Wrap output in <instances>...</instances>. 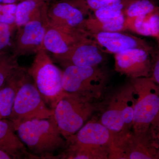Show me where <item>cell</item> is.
Instances as JSON below:
<instances>
[{
  "label": "cell",
  "instance_id": "484cf974",
  "mask_svg": "<svg viewBox=\"0 0 159 159\" xmlns=\"http://www.w3.org/2000/svg\"><path fill=\"white\" fill-rule=\"evenodd\" d=\"M15 27H16V25L0 22V53L9 45L11 41L12 30Z\"/></svg>",
  "mask_w": 159,
  "mask_h": 159
},
{
  "label": "cell",
  "instance_id": "7c38bea8",
  "mask_svg": "<svg viewBox=\"0 0 159 159\" xmlns=\"http://www.w3.org/2000/svg\"><path fill=\"white\" fill-rule=\"evenodd\" d=\"M105 54L96 41L89 36L78 43L66 54L54 58L64 67L98 66L105 60Z\"/></svg>",
  "mask_w": 159,
  "mask_h": 159
},
{
  "label": "cell",
  "instance_id": "4316f807",
  "mask_svg": "<svg viewBox=\"0 0 159 159\" xmlns=\"http://www.w3.org/2000/svg\"><path fill=\"white\" fill-rule=\"evenodd\" d=\"M89 9L93 11L106 6L121 2V0H85Z\"/></svg>",
  "mask_w": 159,
  "mask_h": 159
},
{
  "label": "cell",
  "instance_id": "603a6c76",
  "mask_svg": "<svg viewBox=\"0 0 159 159\" xmlns=\"http://www.w3.org/2000/svg\"><path fill=\"white\" fill-rule=\"evenodd\" d=\"M20 66L18 63L17 57L14 55L9 56L0 53V87L6 80Z\"/></svg>",
  "mask_w": 159,
  "mask_h": 159
},
{
  "label": "cell",
  "instance_id": "8992f818",
  "mask_svg": "<svg viewBox=\"0 0 159 159\" xmlns=\"http://www.w3.org/2000/svg\"><path fill=\"white\" fill-rule=\"evenodd\" d=\"M63 71L62 86L66 93L93 101L99 98L107 80L106 72L98 66H68Z\"/></svg>",
  "mask_w": 159,
  "mask_h": 159
},
{
  "label": "cell",
  "instance_id": "3957f363",
  "mask_svg": "<svg viewBox=\"0 0 159 159\" xmlns=\"http://www.w3.org/2000/svg\"><path fill=\"white\" fill-rule=\"evenodd\" d=\"M109 159H159V144L152 126L145 133L112 134Z\"/></svg>",
  "mask_w": 159,
  "mask_h": 159
},
{
  "label": "cell",
  "instance_id": "ba28073f",
  "mask_svg": "<svg viewBox=\"0 0 159 159\" xmlns=\"http://www.w3.org/2000/svg\"><path fill=\"white\" fill-rule=\"evenodd\" d=\"M131 83L120 88L111 97L100 119V122L112 134L121 133L132 128L135 104Z\"/></svg>",
  "mask_w": 159,
  "mask_h": 159
},
{
  "label": "cell",
  "instance_id": "7402d4cb",
  "mask_svg": "<svg viewBox=\"0 0 159 159\" xmlns=\"http://www.w3.org/2000/svg\"><path fill=\"white\" fill-rule=\"evenodd\" d=\"M122 3L125 18L146 15L159 7L152 0H122Z\"/></svg>",
  "mask_w": 159,
  "mask_h": 159
},
{
  "label": "cell",
  "instance_id": "8fae6325",
  "mask_svg": "<svg viewBox=\"0 0 159 159\" xmlns=\"http://www.w3.org/2000/svg\"><path fill=\"white\" fill-rule=\"evenodd\" d=\"M90 36L86 31L72 30L56 25L49 21L43 43V48L54 57L68 53L78 43Z\"/></svg>",
  "mask_w": 159,
  "mask_h": 159
},
{
  "label": "cell",
  "instance_id": "d4e9b609",
  "mask_svg": "<svg viewBox=\"0 0 159 159\" xmlns=\"http://www.w3.org/2000/svg\"><path fill=\"white\" fill-rule=\"evenodd\" d=\"M16 4H0V22L16 25Z\"/></svg>",
  "mask_w": 159,
  "mask_h": 159
},
{
  "label": "cell",
  "instance_id": "cb8c5ba5",
  "mask_svg": "<svg viewBox=\"0 0 159 159\" xmlns=\"http://www.w3.org/2000/svg\"><path fill=\"white\" fill-rule=\"evenodd\" d=\"M93 12L94 17L98 19H114L123 14V6L121 2L120 3L97 9Z\"/></svg>",
  "mask_w": 159,
  "mask_h": 159
},
{
  "label": "cell",
  "instance_id": "ffe728a7",
  "mask_svg": "<svg viewBox=\"0 0 159 159\" xmlns=\"http://www.w3.org/2000/svg\"><path fill=\"white\" fill-rule=\"evenodd\" d=\"M124 14L112 20H99L90 16L85 22L84 29L90 35L102 32L126 31Z\"/></svg>",
  "mask_w": 159,
  "mask_h": 159
},
{
  "label": "cell",
  "instance_id": "9a60e30c",
  "mask_svg": "<svg viewBox=\"0 0 159 159\" xmlns=\"http://www.w3.org/2000/svg\"><path fill=\"white\" fill-rule=\"evenodd\" d=\"M112 136L111 132L101 122L91 120L66 140L67 143L86 146H110Z\"/></svg>",
  "mask_w": 159,
  "mask_h": 159
},
{
  "label": "cell",
  "instance_id": "f1b7e54d",
  "mask_svg": "<svg viewBox=\"0 0 159 159\" xmlns=\"http://www.w3.org/2000/svg\"><path fill=\"white\" fill-rule=\"evenodd\" d=\"M152 126L153 127L157 139L159 144V113L156 118L154 120Z\"/></svg>",
  "mask_w": 159,
  "mask_h": 159
},
{
  "label": "cell",
  "instance_id": "f546056e",
  "mask_svg": "<svg viewBox=\"0 0 159 159\" xmlns=\"http://www.w3.org/2000/svg\"><path fill=\"white\" fill-rule=\"evenodd\" d=\"M23 0H0L1 4H16L21 2Z\"/></svg>",
  "mask_w": 159,
  "mask_h": 159
},
{
  "label": "cell",
  "instance_id": "5b68a950",
  "mask_svg": "<svg viewBox=\"0 0 159 159\" xmlns=\"http://www.w3.org/2000/svg\"><path fill=\"white\" fill-rule=\"evenodd\" d=\"M92 101L76 94L65 93L54 109V117L66 140L85 124L96 110Z\"/></svg>",
  "mask_w": 159,
  "mask_h": 159
},
{
  "label": "cell",
  "instance_id": "5bb4252c",
  "mask_svg": "<svg viewBox=\"0 0 159 159\" xmlns=\"http://www.w3.org/2000/svg\"><path fill=\"white\" fill-rule=\"evenodd\" d=\"M124 31L99 32L90 36L105 53L116 54L129 49L139 48L153 54V48L147 42Z\"/></svg>",
  "mask_w": 159,
  "mask_h": 159
},
{
  "label": "cell",
  "instance_id": "4fadbf2b",
  "mask_svg": "<svg viewBox=\"0 0 159 159\" xmlns=\"http://www.w3.org/2000/svg\"><path fill=\"white\" fill-rule=\"evenodd\" d=\"M149 52L134 48L115 54L116 70L130 79L150 77L152 63Z\"/></svg>",
  "mask_w": 159,
  "mask_h": 159
},
{
  "label": "cell",
  "instance_id": "44dd1931",
  "mask_svg": "<svg viewBox=\"0 0 159 159\" xmlns=\"http://www.w3.org/2000/svg\"><path fill=\"white\" fill-rule=\"evenodd\" d=\"M49 3L39 0H23L17 4L15 25L19 28L25 25Z\"/></svg>",
  "mask_w": 159,
  "mask_h": 159
},
{
  "label": "cell",
  "instance_id": "2e32d148",
  "mask_svg": "<svg viewBox=\"0 0 159 159\" xmlns=\"http://www.w3.org/2000/svg\"><path fill=\"white\" fill-rule=\"evenodd\" d=\"M27 72V69L20 66L0 87V119H8L11 116L18 91Z\"/></svg>",
  "mask_w": 159,
  "mask_h": 159
},
{
  "label": "cell",
  "instance_id": "e0dca14e",
  "mask_svg": "<svg viewBox=\"0 0 159 159\" xmlns=\"http://www.w3.org/2000/svg\"><path fill=\"white\" fill-rule=\"evenodd\" d=\"M16 133L14 125L11 121L8 119H0V150L9 154L13 159L35 158L28 151Z\"/></svg>",
  "mask_w": 159,
  "mask_h": 159
},
{
  "label": "cell",
  "instance_id": "9c48e42d",
  "mask_svg": "<svg viewBox=\"0 0 159 159\" xmlns=\"http://www.w3.org/2000/svg\"><path fill=\"white\" fill-rule=\"evenodd\" d=\"M48 4H46L33 19L19 28L13 47V55L16 57L35 54L43 48L49 23Z\"/></svg>",
  "mask_w": 159,
  "mask_h": 159
},
{
  "label": "cell",
  "instance_id": "83f0119b",
  "mask_svg": "<svg viewBox=\"0 0 159 159\" xmlns=\"http://www.w3.org/2000/svg\"><path fill=\"white\" fill-rule=\"evenodd\" d=\"M150 77L159 85V57L157 58L154 63L152 64Z\"/></svg>",
  "mask_w": 159,
  "mask_h": 159
},
{
  "label": "cell",
  "instance_id": "ac0fdd59",
  "mask_svg": "<svg viewBox=\"0 0 159 159\" xmlns=\"http://www.w3.org/2000/svg\"><path fill=\"white\" fill-rule=\"evenodd\" d=\"M125 26L126 30L143 36L157 38L159 36V7L146 15L125 18Z\"/></svg>",
  "mask_w": 159,
  "mask_h": 159
},
{
  "label": "cell",
  "instance_id": "30bf717a",
  "mask_svg": "<svg viewBox=\"0 0 159 159\" xmlns=\"http://www.w3.org/2000/svg\"><path fill=\"white\" fill-rule=\"evenodd\" d=\"M89 10L85 0H58L48 6V16L49 21L56 25L86 31Z\"/></svg>",
  "mask_w": 159,
  "mask_h": 159
},
{
  "label": "cell",
  "instance_id": "52a82bcc",
  "mask_svg": "<svg viewBox=\"0 0 159 159\" xmlns=\"http://www.w3.org/2000/svg\"><path fill=\"white\" fill-rule=\"evenodd\" d=\"M54 115V110L46 104L27 72L18 91L12 112L8 119L13 123L16 130L23 122L48 119Z\"/></svg>",
  "mask_w": 159,
  "mask_h": 159
},
{
  "label": "cell",
  "instance_id": "6da1fadb",
  "mask_svg": "<svg viewBox=\"0 0 159 159\" xmlns=\"http://www.w3.org/2000/svg\"><path fill=\"white\" fill-rule=\"evenodd\" d=\"M18 136L35 159H57L56 153L66 147L54 116L29 120L16 129Z\"/></svg>",
  "mask_w": 159,
  "mask_h": 159
},
{
  "label": "cell",
  "instance_id": "1f68e13d",
  "mask_svg": "<svg viewBox=\"0 0 159 159\" xmlns=\"http://www.w3.org/2000/svg\"><path fill=\"white\" fill-rule=\"evenodd\" d=\"M39 1H43V2H45L49 3L50 2L55 1V0H39Z\"/></svg>",
  "mask_w": 159,
  "mask_h": 159
},
{
  "label": "cell",
  "instance_id": "4dcf8cb0",
  "mask_svg": "<svg viewBox=\"0 0 159 159\" xmlns=\"http://www.w3.org/2000/svg\"><path fill=\"white\" fill-rule=\"evenodd\" d=\"M13 159L11 155L3 151L2 150H0V159Z\"/></svg>",
  "mask_w": 159,
  "mask_h": 159
},
{
  "label": "cell",
  "instance_id": "7a4b0ae2",
  "mask_svg": "<svg viewBox=\"0 0 159 159\" xmlns=\"http://www.w3.org/2000/svg\"><path fill=\"white\" fill-rule=\"evenodd\" d=\"M28 74L44 101L54 110L65 93L62 86L63 71L53 62L48 51L40 49L35 54Z\"/></svg>",
  "mask_w": 159,
  "mask_h": 159
},
{
  "label": "cell",
  "instance_id": "d6a6232c",
  "mask_svg": "<svg viewBox=\"0 0 159 159\" xmlns=\"http://www.w3.org/2000/svg\"><path fill=\"white\" fill-rule=\"evenodd\" d=\"M157 39L159 43V36L157 38Z\"/></svg>",
  "mask_w": 159,
  "mask_h": 159
},
{
  "label": "cell",
  "instance_id": "d6986e66",
  "mask_svg": "<svg viewBox=\"0 0 159 159\" xmlns=\"http://www.w3.org/2000/svg\"><path fill=\"white\" fill-rule=\"evenodd\" d=\"M110 146H86L67 143L64 152L58 158L70 159H109Z\"/></svg>",
  "mask_w": 159,
  "mask_h": 159
},
{
  "label": "cell",
  "instance_id": "277c9868",
  "mask_svg": "<svg viewBox=\"0 0 159 159\" xmlns=\"http://www.w3.org/2000/svg\"><path fill=\"white\" fill-rule=\"evenodd\" d=\"M135 95L132 129L138 133L149 130L159 113V85L151 77L131 79Z\"/></svg>",
  "mask_w": 159,
  "mask_h": 159
}]
</instances>
